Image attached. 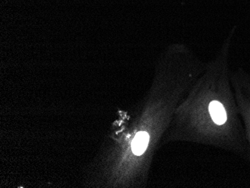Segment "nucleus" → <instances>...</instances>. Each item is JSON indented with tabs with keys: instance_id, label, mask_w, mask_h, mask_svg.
I'll use <instances>...</instances> for the list:
<instances>
[{
	"instance_id": "obj_1",
	"label": "nucleus",
	"mask_w": 250,
	"mask_h": 188,
	"mask_svg": "<svg viewBox=\"0 0 250 188\" xmlns=\"http://www.w3.org/2000/svg\"><path fill=\"white\" fill-rule=\"evenodd\" d=\"M209 112L212 119L216 124L221 125L226 122L227 116L223 104L217 101L212 102L209 105Z\"/></svg>"
},
{
	"instance_id": "obj_2",
	"label": "nucleus",
	"mask_w": 250,
	"mask_h": 188,
	"mask_svg": "<svg viewBox=\"0 0 250 188\" xmlns=\"http://www.w3.org/2000/svg\"><path fill=\"white\" fill-rule=\"evenodd\" d=\"M149 142V136L146 132H139L132 142V150L136 155H141L146 151Z\"/></svg>"
}]
</instances>
